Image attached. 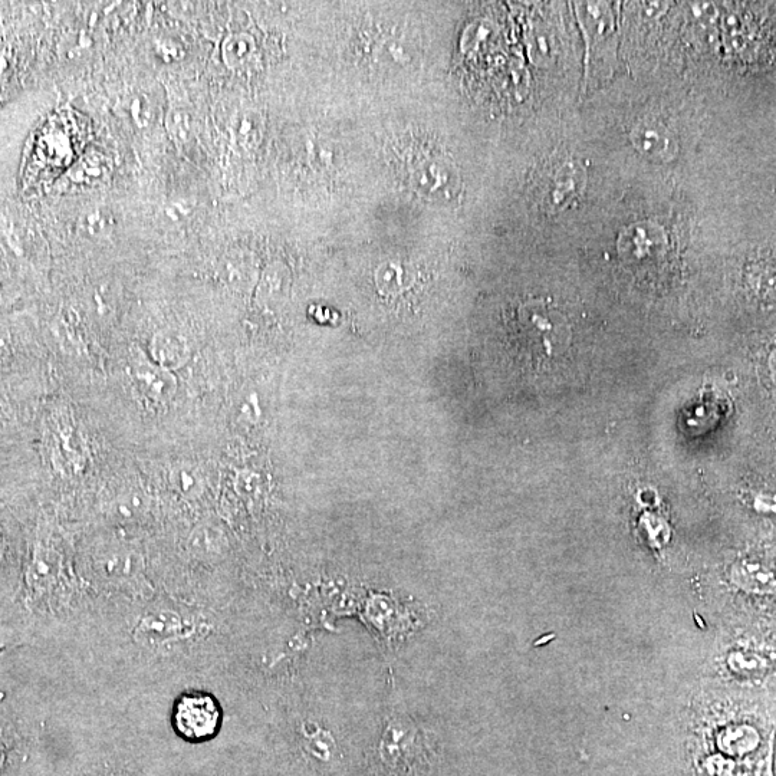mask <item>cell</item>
I'll return each mask as SVG.
<instances>
[{
  "label": "cell",
  "instance_id": "13",
  "mask_svg": "<svg viewBox=\"0 0 776 776\" xmlns=\"http://www.w3.org/2000/svg\"><path fill=\"white\" fill-rule=\"evenodd\" d=\"M9 351H11V338L8 331L0 327V361L8 357Z\"/></svg>",
  "mask_w": 776,
  "mask_h": 776
},
{
  "label": "cell",
  "instance_id": "6",
  "mask_svg": "<svg viewBox=\"0 0 776 776\" xmlns=\"http://www.w3.org/2000/svg\"><path fill=\"white\" fill-rule=\"evenodd\" d=\"M584 182L585 174L578 164H565L552 177L551 186H549V199H551V203H554L557 207H564L574 197H577L578 192L584 186Z\"/></svg>",
  "mask_w": 776,
  "mask_h": 776
},
{
  "label": "cell",
  "instance_id": "11",
  "mask_svg": "<svg viewBox=\"0 0 776 776\" xmlns=\"http://www.w3.org/2000/svg\"><path fill=\"white\" fill-rule=\"evenodd\" d=\"M167 128L173 136L182 140L190 131V115L184 113L182 108H176L167 117Z\"/></svg>",
  "mask_w": 776,
  "mask_h": 776
},
{
  "label": "cell",
  "instance_id": "2",
  "mask_svg": "<svg viewBox=\"0 0 776 776\" xmlns=\"http://www.w3.org/2000/svg\"><path fill=\"white\" fill-rule=\"evenodd\" d=\"M131 378L138 393L154 404H167L176 396L179 381L173 371L154 364L150 358H138L131 366Z\"/></svg>",
  "mask_w": 776,
  "mask_h": 776
},
{
  "label": "cell",
  "instance_id": "1",
  "mask_svg": "<svg viewBox=\"0 0 776 776\" xmlns=\"http://www.w3.org/2000/svg\"><path fill=\"white\" fill-rule=\"evenodd\" d=\"M177 731L190 741H202L216 732L219 725V709L212 697L186 696L177 705Z\"/></svg>",
  "mask_w": 776,
  "mask_h": 776
},
{
  "label": "cell",
  "instance_id": "8",
  "mask_svg": "<svg viewBox=\"0 0 776 776\" xmlns=\"http://www.w3.org/2000/svg\"><path fill=\"white\" fill-rule=\"evenodd\" d=\"M110 164L105 161L101 154L85 157L82 159L75 170L69 174V180L74 184H92L100 183L110 173Z\"/></svg>",
  "mask_w": 776,
  "mask_h": 776
},
{
  "label": "cell",
  "instance_id": "12",
  "mask_svg": "<svg viewBox=\"0 0 776 776\" xmlns=\"http://www.w3.org/2000/svg\"><path fill=\"white\" fill-rule=\"evenodd\" d=\"M687 9H689L690 16L696 21L705 22L708 19L712 22L716 19L715 6L710 5V3H690Z\"/></svg>",
  "mask_w": 776,
  "mask_h": 776
},
{
  "label": "cell",
  "instance_id": "10",
  "mask_svg": "<svg viewBox=\"0 0 776 776\" xmlns=\"http://www.w3.org/2000/svg\"><path fill=\"white\" fill-rule=\"evenodd\" d=\"M114 223V217L110 210L95 207V209L84 213L81 219V228L90 236H105L110 235Z\"/></svg>",
  "mask_w": 776,
  "mask_h": 776
},
{
  "label": "cell",
  "instance_id": "4",
  "mask_svg": "<svg viewBox=\"0 0 776 776\" xmlns=\"http://www.w3.org/2000/svg\"><path fill=\"white\" fill-rule=\"evenodd\" d=\"M631 141L640 154L653 161H670L677 154V143L659 121L644 120L634 127Z\"/></svg>",
  "mask_w": 776,
  "mask_h": 776
},
{
  "label": "cell",
  "instance_id": "9",
  "mask_svg": "<svg viewBox=\"0 0 776 776\" xmlns=\"http://www.w3.org/2000/svg\"><path fill=\"white\" fill-rule=\"evenodd\" d=\"M170 482L177 492L192 496L200 491V476L196 469L187 463H177L170 469Z\"/></svg>",
  "mask_w": 776,
  "mask_h": 776
},
{
  "label": "cell",
  "instance_id": "7",
  "mask_svg": "<svg viewBox=\"0 0 776 776\" xmlns=\"http://www.w3.org/2000/svg\"><path fill=\"white\" fill-rule=\"evenodd\" d=\"M256 45L251 35H230L223 44V59L230 68L245 67L255 55Z\"/></svg>",
  "mask_w": 776,
  "mask_h": 776
},
{
  "label": "cell",
  "instance_id": "3",
  "mask_svg": "<svg viewBox=\"0 0 776 776\" xmlns=\"http://www.w3.org/2000/svg\"><path fill=\"white\" fill-rule=\"evenodd\" d=\"M414 184L427 196L449 199L459 189V173L443 159L423 161L413 173Z\"/></svg>",
  "mask_w": 776,
  "mask_h": 776
},
{
  "label": "cell",
  "instance_id": "5",
  "mask_svg": "<svg viewBox=\"0 0 776 776\" xmlns=\"http://www.w3.org/2000/svg\"><path fill=\"white\" fill-rule=\"evenodd\" d=\"M190 354L189 340L180 331H159L150 340V360L173 373L189 361Z\"/></svg>",
  "mask_w": 776,
  "mask_h": 776
}]
</instances>
